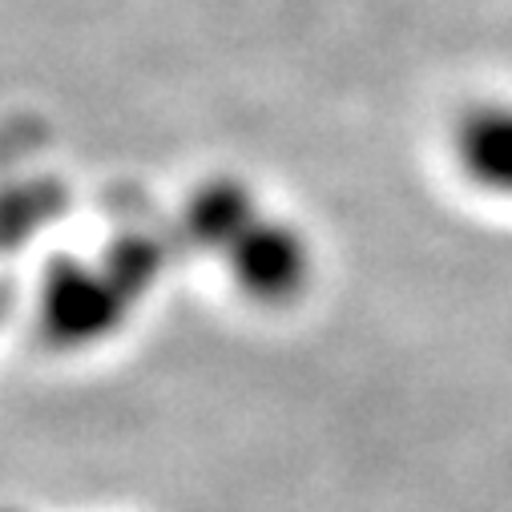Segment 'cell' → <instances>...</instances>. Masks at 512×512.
Listing matches in <instances>:
<instances>
[{
    "label": "cell",
    "instance_id": "6da1fadb",
    "mask_svg": "<svg viewBox=\"0 0 512 512\" xmlns=\"http://www.w3.org/2000/svg\"><path fill=\"white\" fill-rule=\"evenodd\" d=\"M460 158L468 174L512 194V113H480L460 130Z\"/></svg>",
    "mask_w": 512,
    "mask_h": 512
}]
</instances>
